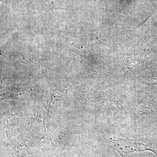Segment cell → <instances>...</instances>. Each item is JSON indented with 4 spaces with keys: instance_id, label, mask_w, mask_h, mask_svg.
I'll return each instance as SVG.
<instances>
[{
    "instance_id": "obj_1",
    "label": "cell",
    "mask_w": 157,
    "mask_h": 157,
    "mask_svg": "<svg viewBox=\"0 0 157 157\" xmlns=\"http://www.w3.org/2000/svg\"><path fill=\"white\" fill-rule=\"evenodd\" d=\"M109 147L118 152L122 157H126L130 153L136 151H150L157 155V150L153 148L152 143L149 140H134L128 138H123L109 136Z\"/></svg>"
}]
</instances>
